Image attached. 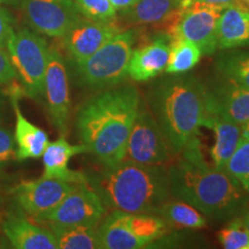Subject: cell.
<instances>
[{"label": "cell", "instance_id": "14", "mask_svg": "<svg viewBox=\"0 0 249 249\" xmlns=\"http://www.w3.org/2000/svg\"><path fill=\"white\" fill-rule=\"evenodd\" d=\"M207 114H213L238 124L249 123V90L234 85L225 77L205 87Z\"/></svg>", "mask_w": 249, "mask_h": 249}, {"label": "cell", "instance_id": "7", "mask_svg": "<svg viewBox=\"0 0 249 249\" xmlns=\"http://www.w3.org/2000/svg\"><path fill=\"white\" fill-rule=\"evenodd\" d=\"M6 51L17 73L18 85L22 90V95L31 99L43 97L50 55L46 40L22 28L12 34Z\"/></svg>", "mask_w": 249, "mask_h": 249}, {"label": "cell", "instance_id": "26", "mask_svg": "<svg viewBox=\"0 0 249 249\" xmlns=\"http://www.w3.org/2000/svg\"><path fill=\"white\" fill-rule=\"evenodd\" d=\"M217 71L234 85L249 90V52L223 55L217 61Z\"/></svg>", "mask_w": 249, "mask_h": 249}, {"label": "cell", "instance_id": "40", "mask_svg": "<svg viewBox=\"0 0 249 249\" xmlns=\"http://www.w3.org/2000/svg\"><path fill=\"white\" fill-rule=\"evenodd\" d=\"M2 203H4V198L1 197V196H0V208H1V205H2Z\"/></svg>", "mask_w": 249, "mask_h": 249}, {"label": "cell", "instance_id": "5", "mask_svg": "<svg viewBox=\"0 0 249 249\" xmlns=\"http://www.w3.org/2000/svg\"><path fill=\"white\" fill-rule=\"evenodd\" d=\"M133 31H119L81 64L74 65L75 79L89 89H105L123 82L128 75L133 53Z\"/></svg>", "mask_w": 249, "mask_h": 249}, {"label": "cell", "instance_id": "23", "mask_svg": "<svg viewBox=\"0 0 249 249\" xmlns=\"http://www.w3.org/2000/svg\"><path fill=\"white\" fill-rule=\"evenodd\" d=\"M158 216H160L169 226L197 230L207 226V220L202 213L186 202L166 201L161 205Z\"/></svg>", "mask_w": 249, "mask_h": 249}, {"label": "cell", "instance_id": "29", "mask_svg": "<svg viewBox=\"0 0 249 249\" xmlns=\"http://www.w3.org/2000/svg\"><path fill=\"white\" fill-rule=\"evenodd\" d=\"M75 4L81 14L90 20L113 22L116 18L117 9L110 0H75Z\"/></svg>", "mask_w": 249, "mask_h": 249}, {"label": "cell", "instance_id": "9", "mask_svg": "<svg viewBox=\"0 0 249 249\" xmlns=\"http://www.w3.org/2000/svg\"><path fill=\"white\" fill-rule=\"evenodd\" d=\"M107 208L88 182H80L40 220L54 226L97 227Z\"/></svg>", "mask_w": 249, "mask_h": 249}, {"label": "cell", "instance_id": "37", "mask_svg": "<svg viewBox=\"0 0 249 249\" xmlns=\"http://www.w3.org/2000/svg\"><path fill=\"white\" fill-rule=\"evenodd\" d=\"M236 6L249 11V0H238V4H236Z\"/></svg>", "mask_w": 249, "mask_h": 249}, {"label": "cell", "instance_id": "19", "mask_svg": "<svg viewBox=\"0 0 249 249\" xmlns=\"http://www.w3.org/2000/svg\"><path fill=\"white\" fill-rule=\"evenodd\" d=\"M170 57V43L165 37L152 40L133 51L128 64V75L134 81L144 82L158 76L166 68Z\"/></svg>", "mask_w": 249, "mask_h": 249}, {"label": "cell", "instance_id": "3", "mask_svg": "<svg viewBox=\"0 0 249 249\" xmlns=\"http://www.w3.org/2000/svg\"><path fill=\"white\" fill-rule=\"evenodd\" d=\"M105 207L134 213L158 214L171 197L167 167L123 160L87 176Z\"/></svg>", "mask_w": 249, "mask_h": 249}, {"label": "cell", "instance_id": "30", "mask_svg": "<svg viewBox=\"0 0 249 249\" xmlns=\"http://www.w3.org/2000/svg\"><path fill=\"white\" fill-rule=\"evenodd\" d=\"M17 145L14 135L0 124V170L15 160Z\"/></svg>", "mask_w": 249, "mask_h": 249}, {"label": "cell", "instance_id": "2", "mask_svg": "<svg viewBox=\"0 0 249 249\" xmlns=\"http://www.w3.org/2000/svg\"><path fill=\"white\" fill-rule=\"evenodd\" d=\"M141 102L138 89L126 85L97 93L77 110L75 124L81 143L104 166L124 160Z\"/></svg>", "mask_w": 249, "mask_h": 249}, {"label": "cell", "instance_id": "31", "mask_svg": "<svg viewBox=\"0 0 249 249\" xmlns=\"http://www.w3.org/2000/svg\"><path fill=\"white\" fill-rule=\"evenodd\" d=\"M14 33V18L8 9L0 6V49L6 50L8 39Z\"/></svg>", "mask_w": 249, "mask_h": 249}, {"label": "cell", "instance_id": "32", "mask_svg": "<svg viewBox=\"0 0 249 249\" xmlns=\"http://www.w3.org/2000/svg\"><path fill=\"white\" fill-rule=\"evenodd\" d=\"M15 80H17V73L7 51L0 49V86L9 85Z\"/></svg>", "mask_w": 249, "mask_h": 249}, {"label": "cell", "instance_id": "27", "mask_svg": "<svg viewBox=\"0 0 249 249\" xmlns=\"http://www.w3.org/2000/svg\"><path fill=\"white\" fill-rule=\"evenodd\" d=\"M225 171L249 193V141L242 140L227 161Z\"/></svg>", "mask_w": 249, "mask_h": 249}, {"label": "cell", "instance_id": "33", "mask_svg": "<svg viewBox=\"0 0 249 249\" xmlns=\"http://www.w3.org/2000/svg\"><path fill=\"white\" fill-rule=\"evenodd\" d=\"M193 2H202V4L218 6V7L225 8L229 7V6H236L238 0H181L180 6L181 7H186L189 4H193Z\"/></svg>", "mask_w": 249, "mask_h": 249}, {"label": "cell", "instance_id": "17", "mask_svg": "<svg viewBox=\"0 0 249 249\" xmlns=\"http://www.w3.org/2000/svg\"><path fill=\"white\" fill-rule=\"evenodd\" d=\"M1 231L14 249H58L51 230L37 225L22 213H8L1 222Z\"/></svg>", "mask_w": 249, "mask_h": 249}, {"label": "cell", "instance_id": "25", "mask_svg": "<svg viewBox=\"0 0 249 249\" xmlns=\"http://www.w3.org/2000/svg\"><path fill=\"white\" fill-rule=\"evenodd\" d=\"M202 52L197 45L187 39L174 38L170 43V57L165 71L179 75L191 71L198 64Z\"/></svg>", "mask_w": 249, "mask_h": 249}, {"label": "cell", "instance_id": "8", "mask_svg": "<svg viewBox=\"0 0 249 249\" xmlns=\"http://www.w3.org/2000/svg\"><path fill=\"white\" fill-rule=\"evenodd\" d=\"M172 151L152 112L141 102L127 141L124 160L147 165H163L172 158Z\"/></svg>", "mask_w": 249, "mask_h": 249}, {"label": "cell", "instance_id": "34", "mask_svg": "<svg viewBox=\"0 0 249 249\" xmlns=\"http://www.w3.org/2000/svg\"><path fill=\"white\" fill-rule=\"evenodd\" d=\"M7 97L6 92L0 88V124L2 123L6 116V110H7Z\"/></svg>", "mask_w": 249, "mask_h": 249}, {"label": "cell", "instance_id": "24", "mask_svg": "<svg viewBox=\"0 0 249 249\" xmlns=\"http://www.w3.org/2000/svg\"><path fill=\"white\" fill-rule=\"evenodd\" d=\"M50 226L57 239L58 249L99 248L98 226Z\"/></svg>", "mask_w": 249, "mask_h": 249}, {"label": "cell", "instance_id": "21", "mask_svg": "<svg viewBox=\"0 0 249 249\" xmlns=\"http://www.w3.org/2000/svg\"><path fill=\"white\" fill-rule=\"evenodd\" d=\"M249 45V11L229 6L222 11L217 24V48L229 50Z\"/></svg>", "mask_w": 249, "mask_h": 249}, {"label": "cell", "instance_id": "41", "mask_svg": "<svg viewBox=\"0 0 249 249\" xmlns=\"http://www.w3.org/2000/svg\"><path fill=\"white\" fill-rule=\"evenodd\" d=\"M248 249H249V244H248Z\"/></svg>", "mask_w": 249, "mask_h": 249}, {"label": "cell", "instance_id": "6", "mask_svg": "<svg viewBox=\"0 0 249 249\" xmlns=\"http://www.w3.org/2000/svg\"><path fill=\"white\" fill-rule=\"evenodd\" d=\"M169 231V225L155 213H134L113 210L97 227L99 248H145Z\"/></svg>", "mask_w": 249, "mask_h": 249}, {"label": "cell", "instance_id": "11", "mask_svg": "<svg viewBox=\"0 0 249 249\" xmlns=\"http://www.w3.org/2000/svg\"><path fill=\"white\" fill-rule=\"evenodd\" d=\"M181 8L171 39H187L197 45L202 54L213 53L217 49L218 18L224 8L202 2H193Z\"/></svg>", "mask_w": 249, "mask_h": 249}, {"label": "cell", "instance_id": "22", "mask_svg": "<svg viewBox=\"0 0 249 249\" xmlns=\"http://www.w3.org/2000/svg\"><path fill=\"white\" fill-rule=\"evenodd\" d=\"M181 0H139L123 9L121 17L129 24H158L179 9Z\"/></svg>", "mask_w": 249, "mask_h": 249}, {"label": "cell", "instance_id": "28", "mask_svg": "<svg viewBox=\"0 0 249 249\" xmlns=\"http://www.w3.org/2000/svg\"><path fill=\"white\" fill-rule=\"evenodd\" d=\"M218 241L225 249H248L249 232L241 217H236L217 233Z\"/></svg>", "mask_w": 249, "mask_h": 249}, {"label": "cell", "instance_id": "1", "mask_svg": "<svg viewBox=\"0 0 249 249\" xmlns=\"http://www.w3.org/2000/svg\"><path fill=\"white\" fill-rule=\"evenodd\" d=\"M180 154L181 158L167 169L173 197L217 220L231 219L245 213L249 193L225 170L205 163L197 139Z\"/></svg>", "mask_w": 249, "mask_h": 249}, {"label": "cell", "instance_id": "4", "mask_svg": "<svg viewBox=\"0 0 249 249\" xmlns=\"http://www.w3.org/2000/svg\"><path fill=\"white\" fill-rule=\"evenodd\" d=\"M152 114L173 155H178L197 134L207 117L205 86L195 76H174L152 86Z\"/></svg>", "mask_w": 249, "mask_h": 249}, {"label": "cell", "instance_id": "10", "mask_svg": "<svg viewBox=\"0 0 249 249\" xmlns=\"http://www.w3.org/2000/svg\"><path fill=\"white\" fill-rule=\"evenodd\" d=\"M24 17L36 33L64 37L81 20V12L71 0H22Z\"/></svg>", "mask_w": 249, "mask_h": 249}, {"label": "cell", "instance_id": "13", "mask_svg": "<svg viewBox=\"0 0 249 249\" xmlns=\"http://www.w3.org/2000/svg\"><path fill=\"white\" fill-rule=\"evenodd\" d=\"M43 96L50 119L58 132L65 136L68 132L71 117L70 77L66 62L58 50L50 49Z\"/></svg>", "mask_w": 249, "mask_h": 249}, {"label": "cell", "instance_id": "39", "mask_svg": "<svg viewBox=\"0 0 249 249\" xmlns=\"http://www.w3.org/2000/svg\"><path fill=\"white\" fill-rule=\"evenodd\" d=\"M12 0H0V4H8V2H11Z\"/></svg>", "mask_w": 249, "mask_h": 249}, {"label": "cell", "instance_id": "36", "mask_svg": "<svg viewBox=\"0 0 249 249\" xmlns=\"http://www.w3.org/2000/svg\"><path fill=\"white\" fill-rule=\"evenodd\" d=\"M241 139L249 141V123L241 126Z\"/></svg>", "mask_w": 249, "mask_h": 249}, {"label": "cell", "instance_id": "20", "mask_svg": "<svg viewBox=\"0 0 249 249\" xmlns=\"http://www.w3.org/2000/svg\"><path fill=\"white\" fill-rule=\"evenodd\" d=\"M203 126L214 133V143L210 149L213 166L225 170L227 161L241 141V126L213 114H207Z\"/></svg>", "mask_w": 249, "mask_h": 249}, {"label": "cell", "instance_id": "18", "mask_svg": "<svg viewBox=\"0 0 249 249\" xmlns=\"http://www.w3.org/2000/svg\"><path fill=\"white\" fill-rule=\"evenodd\" d=\"M87 152V148L83 144L73 145L61 136L60 139L55 140L53 142H49L48 147L43 152V178L50 179H60L66 180L74 183L88 182L87 176L80 172H74L70 170L68 163L73 156Z\"/></svg>", "mask_w": 249, "mask_h": 249}, {"label": "cell", "instance_id": "38", "mask_svg": "<svg viewBox=\"0 0 249 249\" xmlns=\"http://www.w3.org/2000/svg\"><path fill=\"white\" fill-rule=\"evenodd\" d=\"M241 218H242V222H244L245 227L247 229V231L249 232V210L246 211L244 217H241Z\"/></svg>", "mask_w": 249, "mask_h": 249}, {"label": "cell", "instance_id": "12", "mask_svg": "<svg viewBox=\"0 0 249 249\" xmlns=\"http://www.w3.org/2000/svg\"><path fill=\"white\" fill-rule=\"evenodd\" d=\"M76 183L60 179L40 178L22 181L11 189L13 201L21 213L40 220L51 213Z\"/></svg>", "mask_w": 249, "mask_h": 249}, {"label": "cell", "instance_id": "16", "mask_svg": "<svg viewBox=\"0 0 249 249\" xmlns=\"http://www.w3.org/2000/svg\"><path fill=\"white\" fill-rule=\"evenodd\" d=\"M9 88L11 89L8 92V99L13 107L15 116L14 141L17 145L15 160L23 161L42 157L43 152L49 144L48 134L36 124H31L21 112L18 102H20L21 96L23 95L20 86L12 82Z\"/></svg>", "mask_w": 249, "mask_h": 249}, {"label": "cell", "instance_id": "15", "mask_svg": "<svg viewBox=\"0 0 249 249\" xmlns=\"http://www.w3.org/2000/svg\"><path fill=\"white\" fill-rule=\"evenodd\" d=\"M119 31L113 22L81 18L62 38L71 61L76 65L87 60Z\"/></svg>", "mask_w": 249, "mask_h": 249}, {"label": "cell", "instance_id": "35", "mask_svg": "<svg viewBox=\"0 0 249 249\" xmlns=\"http://www.w3.org/2000/svg\"><path fill=\"white\" fill-rule=\"evenodd\" d=\"M110 1L113 5V7L118 11V9H126L132 7L139 0H110Z\"/></svg>", "mask_w": 249, "mask_h": 249}]
</instances>
